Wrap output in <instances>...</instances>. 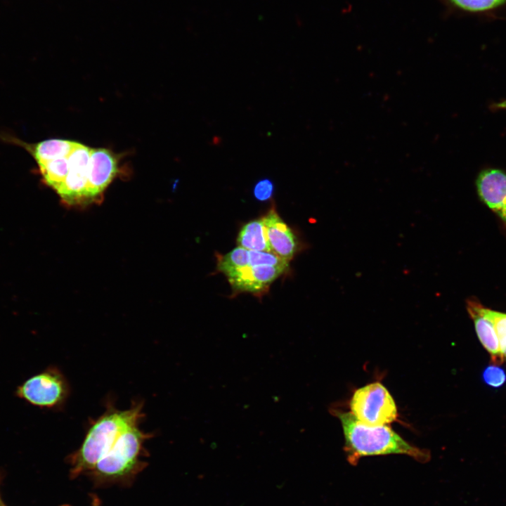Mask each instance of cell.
<instances>
[{
	"label": "cell",
	"instance_id": "obj_6",
	"mask_svg": "<svg viewBox=\"0 0 506 506\" xmlns=\"http://www.w3.org/2000/svg\"><path fill=\"white\" fill-rule=\"evenodd\" d=\"M89 147L77 143L68 156V173L60 188L56 192L70 205H84L93 201L89 188Z\"/></svg>",
	"mask_w": 506,
	"mask_h": 506
},
{
	"label": "cell",
	"instance_id": "obj_10",
	"mask_svg": "<svg viewBox=\"0 0 506 506\" xmlns=\"http://www.w3.org/2000/svg\"><path fill=\"white\" fill-rule=\"evenodd\" d=\"M486 309L476 298L467 300V311L473 320L478 338L491 356L494 364L500 365L503 362L501 356L499 342L494 325L488 316Z\"/></svg>",
	"mask_w": 506,
	"mask_h": 506
},
{
	"label": "cell",
	"instance_id": "obj_13",
	"mask_svg": "<svg viewBox=\"0 0 506 506\" xmlns=\"http://www.w3.org/2000/svg\"><path fill=\"white\" fill-rule=\"evenodd\" d=\"M249 264V250L240 247H235L225 255L217 258V270L225 275Z\"/></svg>",
	"mask_w": 506,
	"mask_h": 506
},
{
	"label": "cell",
	"instance_id": "obj_17",
	"mask_svg": "<svg viewBox=\"0 0 506 506\" xmlns=\"http://www.w3.org/2000/svg\"><path fill=\"white\" fill-rule=\"evenodd\" d=\"M274 193L273 182L269 179L259 180L254 186L253 195L259 202L269 200Z\"/></svg>",
	"mask_w": 506,
	"mask_h": 506
},
{
	"label": "cell",
	"instance_id": "obj_8",
	"mask_svg": "<svg viewBox=\"0 0 506 506\" xmlns=\"http://www.w3.org/2000/svg\"><path fill=\"white\" fill-rule=\"evenodd\" d=\"M118 171L117 157L105 148H91L89 181L93 200L100 197Z\"/></svg>",
	"mask_w": 506,
	"mask_h": 506
},
{
	"label": "cell",
	"instance_id": "obj_19",
	"mask_svg": "<svg viewBox=\"0 0 506 506\" xmlns=\"http://www.w3.org/2000/svg\"><path fill=\"white\" fill-rule=\"evenodd\" d=\"M0 506H1V500H0Z\"/></svg>",
	"mask_w": 506,
	"mask_h": 506
},
{
	"label": "cell",
	"instance_id": "obj_3",
	"mask_svg": "<svg viewBox=\"0 0 506 506\" xmlns=\"http://www.w3.org/2000/svg\"><path fill=\"white\" fill-rule=\"evenodd\" d=\"M351 413L370 426L387 425L398 417L396 403L387 389L375 382L356 389L350 400Z\"/></svg>",
	"mask_w": 506,
	"mask_h": 506
},
{
	"label": "cell",
	"instance_id": "obj_16",
	"mask_svg": "<svg viewBox=\"0 0 506 506\" xmlns=\"http://www.w3.org/2000/svg\"><path fill=\"white\" fill-rule=\"evenodd\" d=\"M251 266H288L287 261L273 252L249 250Z\"/></svg>",
	"mask_w": 506,
	"mask_h": 506
},
{
	"label": "cell",
	"instance_id": "obj_18",
	"mask_svg": "<svg viewBox=\"0 0 506 506\" xmlns=\"http://www.w3.org/2000/svg\"><path fill=\"white\" fill-rule=\"evenodd\" d=\"M493 108H498V109H506V100H505L502 102L493 104Z\"/></svg>",
	"mask_w": 506,
	"mask_h": 506
},
{
	"label": "cell",
	"instance_id": "obj_5",
	"mask_svg": "<svg viewBox=\"0 0 506 506\" xmlns=\"http://www.w3.org/2000/svg\"><path fill=\"white\" fill-rule=\"evenodd\" d=\"M17 393L33 405L53 408L65 401L69 394V385L59 370L50 368L28 379L18 388Z\"/></svg>",
	"mask_w": 506,
	"mask_h": 506
},
{
	"label": "cell",
	"instance_id": "obj_2",
	"mask_svg": "<svg viewBox=\"0 0 506 506\" xmlns=\"http://www.w3.org/2000/svg\"><path fill=\"white\" fill-rule=\"evenodd\" d=\"M143 406L141 402L126 410L108 406L106 411L91 422L80 448L74 454V471L94 469L125 430L139 424L144 417Z\"/></svg>",
	"mask_w": 506,
	"mask_h": 506
},
{
	"label": "cell",
	"instance_id": "obj_12",
	"mask_svg": "<svg viewBox=\"0 0 506 506\" xmlns=\"http://www.w3.org/2000/svg\"><path fill=\"white\" fill-rule=\"evenodd\" d=\"M450 8L471 13L496 11L506 6V0H441Z\"/></svg>",
	"mask_w": 506,
	"mask_h": 506
},
{
	"label": "cell",
	"instance_id": "obj_1",
	"mask_svg": "<svg viewBox=\"0 0 506 506\" xmlns=\"http://www.w3.org/2000/svg\"><path fill=\"white\" fill-rule=\"evenodd\" d=\"M342 424L348 462L356 465L363 457L403 454L420 462L430 459L429 451L414 446L387 425L370 426L358 420L351 412L332 408Z\"/></svg>",
	"mask_w": 506,
	"mask_h": 506
},
{
	"label": "cell",
	"instance_id": "obj_15",
	"mask_svg": "<svg viewBox=\"0 0 506 506\" xmlns=\"http://www.w3.org/2000/svg\"><path fill=\"white\" fill-rule=\"evenodd\" d=\"M483 382L491 388H500L506 382V372L499 365H491L482 372Z\"/></svg>",
	"mask_w": 506,
	"mask_h": 506
},
{
	"label": "cell",
	"instance_id": "obj_4",
	"mask_svg": "<svg viewBox=\"0 0 506 506\" xmlns=\"http://www.w3.org/2000/svg\"><path fill=\"white\" fill-rule=\"evenodd\" d=\"M134 425L125 430L94 469L104 476H121L131 471L138 462L144 442L152 436Z\"/></svg>",
	"mask_w": 506,
	"mask_h": 506
},
{
	"label": "cell",
	"instance_id": "obj_9",
	"mask_svg": "<svg viewBox=\"0 0 506 506\" xmlns=\"http://www.w3.org/2000/svg\"><path fill=\"white\" fill-rule=\"evenodd\" d=\"M262 219L272 252L289 261L299 248L296 236L274 207Z\"/></svg>",
	"mask_w": 506,
	"mask_h": 506
},
{
	"label": "cell",
	"instance_id": "obj_14",
	"mask_svg": "<svg viewBox=\"0 0 506 506\" xmlns=\"http://www.w3.org/2000/svg\"><path fill=\"white\" fill-rule=\"evenodd\" d=\"M486 311L495 327L501 356L503 361L506 360V313L488 308Z\"/></svg>",
	"mask_w": 506,
	"mask_h": 506
},
{
	"label": "cell",
	"instance_id": "obj_11",
	"mask_svg": "<svg viewBox=\"0 0 506 506\" xmlns=\"http://www.w3.org/2000/svg\"><path fill=\"white\" fill-rule=\"evenodd\" d=\"M237 243L247 250L272 252L262 218L245 224L238 233Z\"/></svg>",
	"mask_w": 506,
	"mask_h": 506
},
{
	"label": "cell",
	"instance_id": "obj_7",
	"mask_svg": "<svg viewBox=\"0 0 506 506\" xmlns=\"http://www.w3.org/2000/svg\"><path fill=\"white\" fill-rule=\"evenodd\" d=\"M476 186L482 202L506 224V173L494 168L484 169L478 175Z\"/></svg>",
	"mask_w": 506,
	"mask_h": 506
}]
</instances>
